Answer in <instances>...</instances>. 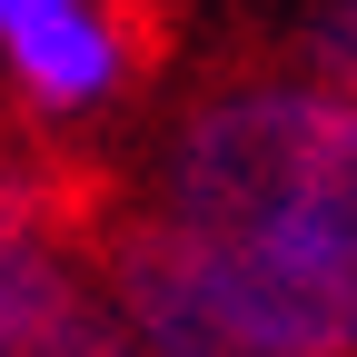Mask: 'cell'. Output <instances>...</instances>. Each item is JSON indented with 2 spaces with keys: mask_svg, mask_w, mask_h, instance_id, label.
<instances>
[{
  "mask_svg": "<svg viewBox=\"0 0 357 357\" xmlns=\"http://www.w3.org/2000/svg\"><path fill=\"white\" fill-rule=\"evenodd\" d=\"M0 79L40 119H100L139 79V30L119 0H0Z\"/></svg>",
  "mask_w": 357,
  "mask_h": 357,
  "instance_id": "obj_3",
  "label": "cell"
},
{
  "mask_svg": "<svg viewBox=\"0 0 357 357\" xmlns=\"http://www.w3.org/2000/svg\"><path fill=\"white\" fill-rule=\"evenodd\" d=\"M139 357H357V89L208 79L100 218Z\"/></svg>",
  "mask_w": 357,
  "mask_h": 357,
  "instance_id": "obj_1",
  "label": "cell"
},
{
  "mask_svg": "<svg viewBox=\"0 0 357 357\" xmlns=\"http://www.w3.org/2000/svg\"><path fill=\"white\" fill-rule=\"evenodd\" d=\"M307 70L337 79V89H357V0H328L318 20H307Z\"/></svg>",
  "mask_w": 357,
  "mask_h": 357,
  "instance_id": "obj_4",
  "label": "cell"
},
{
  "mask_svg": "<svg viewBox=\"0 0 357 357\" xmlns=\"http://www.w3.org/2000/svg\"><path fill=\"white\" fill-rule=\"evenodd\" d=\"M0 357H139L100 268V229H79L60 189L0 169Z\"/></svg>",
  "mask_w": 357,
  "mask_h": 357,
  "instance_id": "obj_2",
  "label": "cell"
}]
</instances>
